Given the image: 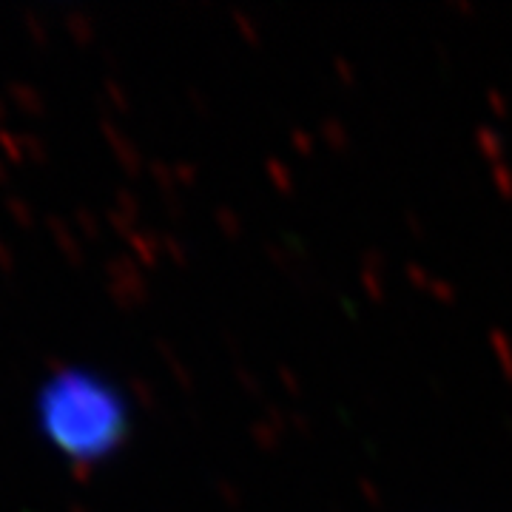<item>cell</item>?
Instances as JSON below:
<instances>
[{
  "instance_id": "cell-1",
  "label": "cell",
  "mask_w": 512,
  "mask_h": 512,
  "mask_svg": "<svg viewBox=\"0 0 512 512\" xmlns=\"http://www.w3.org/2000/svg\"><path fill=\"white\" fill-rule=\"evenodd\" d=\"M40 419L60 453L100 458L126 433V402L89 373H60L40 396Z\"/></svg>"
}]
</instances>
